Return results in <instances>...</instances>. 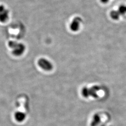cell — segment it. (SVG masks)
<instances>
[{"instance_id":"1","label":"cell","mask_w":126,"mask_h":126,"mask_svg":"<svg viewBox=\"0 0 126 126\" xmlns=\"http://www.w3.org/2000/svg\"><path fill=\"white\" fill-rule=\"evenodd\" d=\"M9 46L12 50V54L15 57H20L23 55L25 50V46L22 43H17L14 41L9 43Z\"/></svg>"},{"instance_id":"2","label":"cell","mask_w":126,"mask_h":126,"mask_svg":"<svg viewBox=\"0 0 126 126\" xmlns=\"http://www.w3.org/2000/svg\"><path fill=\"white\" fill-rule=\"evenodd\" d=\"M9 19V11L3 5H0V23H6Z\"/></svg>"},{"instance_id":"3","label":"cell","mask_w":126,"mask_h":126,"mask_svg":"<svg viewBox=\"0 0 126 126\" xmlns=\"http://www.w3.org/2000/svg\"><path fill=\"white\" fill-rule=\"evenodd\" d=\"M38 64L41 68L47 71H50L53 68L52 63L45 59H39L38 61Z\"/></svg>"},{"instance_id":"4","label":"cell","mask_w":126,"mask_h":126,"mask_svg":"<svg viewBox=\"0 0 126 126\" xmlns=\"http://www.w3.org/2000/svg\"><path fill=\"white\" fill-rule=\"evenodd\" d=\"M81 22V19L79 17L74 18L70 25V29L73 32L78 31L80 27V23Z\"/></svg>"},{"instance_id":"5","label":"cell","mask_w":126,"mask_h":126,"mask_svg":"<svg viewBox=\"0 0 126 126\" xmlns=\"http://www.w3.org/2000/svg\"><path fill=\"white\" fill-rule=\"evenodd\" d=\"M14 117L16 122H22L25 120L26 118V114L25 113L22 111H17L15 113Z\"/></svg>"},{"instance_id":"6","label":"cell","mask_w":126,"mask_h":126,"mask_svg":"<svg viewBox=\"0 0 126 126\" xmlns=\"http://www.w3.org/2000/svg\"><path fill=\"white\" fill-rule=\"evenodd\" d=\"M101 123V119L98 114H95L91 122V126H99Z\"/></svg>"},{"instance_id":"7","label":"cell","mask_w":126,"mask_h":126,"mask_svg":"<svg viewBox=\"0 0 126 126\" xmlns=\"http://www.w3.org/2000/svg\"><path fill=\"white\" fill-rule=\"evenodd\" d=\"M120 16H121V15H120V14L119 12V11L118 10L117 11H116V10H113L110 13L111 17L113 20H118L120 18Z\"/></svg>"},{"instance_id":"8","label":"cell","mask_w":126,"mask_h":126,"mask_svg":"<svg viewBox=\"0 0 126 126\" xmlns=\"http://www.w3.org/2000/svg\"><path fill=\"white\" fill-rule=\"evenodd\" d=\"M118 11L121 15H124L126 14V5H122L120 6Z\"/></svg>"},{"instance_id":"9","label":"cell","mask_w":126,"mask_h":126,"mask_svg":"<svg viewBox=\"0 0 126 126\" xmlns=\"http://www.w3.org/2000/svg\"><path fill=\"white\" fill-rule=\"evenodd\" d=\"M100 1L102 3H103L104 4H106V3H108L109 0H100Z\"/></svg>"},{"instance_id":"10","label":"cell","mask_w":126,"mask_h":126,"mask_svg":"<svg viewBox=\"0 0 126 126\" xmlns=\"http://www.w3.org/2000/svg\"><path fill=\"white\" fill-rule=\"evenodd\" d=\"M99 126H105V125H103H103H99Z\"/></svg>"}]
</instances>
